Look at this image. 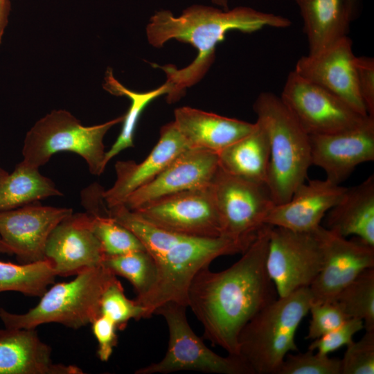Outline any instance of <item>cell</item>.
Listing matches in <instances>:
<instances>
[{"instance_id": "cell-1", "label": "cell", "mask_w": 374, "mask_h": 374, "mask_svg": "<svg viewBox=\"0 0 374 374\" xmlns=\"http://www.w3.org/2000/svg\"><path fill=\"white\" fill-rule=\"evenodd\" d=\"M271 226L265 224L229 267L216 272L204 267L189 287L188 307L202 323L204 337L230 355H238L245 325L278 297L266 269Z\"/></svg>"}, {"instance_id": "cell-2", "label": "cell", "mask_w": 374, "mask_h": 374, "mask_svg": "<svg viewBox=\"0 0 374 374\" xmlns=\"http://www.w3.org/2000/svg\"><path fill=\"white\" fill-rule=\"evenodd\" d=\"M291 21L283 16L259 11L251 7L238 6L224 10L204 5H193L175 16L168 10L157 11L146 27L150 44L161 48L170 39L192 45L197 55L187 66L177 69L174 65L159 66L166 73L169 84L167 101L180 99L186 89L200 81L215 57L217 45L232 30L251 33L264 28H286Z\"/></svg>"}, {"instance_id": "cell-3", "label": "cell", "mask_w": 374, "mask_h": 374, "mask_svg": "<svg viewBox=\"0 0 374 374\" xmlns=\"http://www.w3.org/2000/svg\"><path fill=\"white\" fill-rule=\"evenodd\" d=\"M109 215L127 228L153 258L157 276L152 289L135 299L145 310V318L167 303L188 307V290L195 275L215 258L242 253L248 245L224 237L197 238L157 227L123 204L109 208Z\"/></svg>"}, {"instance_id": "cell-4", "label": "cell", "mask_w": 374, "mask_h": 374, "mask_svg": "<svg viewBox=\"0 0 374 374\" xmlns=\"http://www.w3.org/2000/svg\"><path fill=\"white\" fill-rule=\"evenodd\" d=\"M253 109L269 140L267 187L275 204H282L305 181L312 166L310 135L271 92H261Z\"/></svg>"}, {"instance_id": "cell-5", "label": "cell", "mask_w": 374, "mask_h": 374, "mask_svg": "<svg viewBox=\"0 0 374 374\" xmlns=\"http://www.w3.org/2000/svg\"><path fill=\"white\" fill-rule=\"evenodd\" d=\"M312 302L309 287L278 297L258 312L238 337V353L253 374H276L285 356L297 351V329Z\"/></svg>"}, {"instance_id": "cell-6", "label": "cell", "mask_w": 374, "mask_h": 374, "mask_svg": "<svg viewBox=\"0 0 374 374\" xmlns=\"http://www.w3.org/2000/svg\"><path fill=\"white\" fill-rule=\"evenodd\" d=\"M116 278L103 266L89 269L72 280L47 289L39 303L24 314L0 308V319L6 328H36L49 323L73 329L82 328L100 315L102 294Z\"/></svg>"}, {"instance_id": "cell-7", "label": "cell", "mask_w": 374, "mask_h": 374, "mask_svg": "<svg viewBox=\"0 0 374 374\" xmlns=\"http://www.w3.org/2000/svg\"><path fill=\"white\" fill-rule=\"evenodd\" d=\"M124 116L102 124L84 126L69 112L55 109L37 121L26 133L22 148V161L39 168L61 151L82 157L90 172L101 175L105 167L103 139L114 125L123 122Z\"/></svg>"}, {"instance_id": "cell-8", "label": "cell", "mask_w": 374, "mask_h": 374, "mask_svg": "<svg viewBox=\"0 0 374 374\" xmlns=\"http://www.w3.org/2000/svg\"><path fill=\"white\" fill-rule=\"evenodd\" d=\"M187 306L167 303L156 314L168 326L169 341L165 356L159 362L136 370L135 374H167L177 371H199L217 374H253L239 355L221 356L211 350L191 328L186 317Z\"/></svg>"}, {"instance_id": "cell-9", "label": "cell", "mask_w": 374, "mask_h": 374, "mask_svg": "<svg viewBox=\"0 0 374 374\" xmlns=\"http://www.w3.org/2000/svg\"><path fill=\"white\" fill-rule=\"evenodd\" d=\"M211 188L221 237L250 245L275 205L267 186L234 176L219 166Z\"/></svg>"}, {"instance_id": "cell-10", "label": "cell", "mask_w": 374, "mask_h": 374, "mask_svg": "<svg viewBox=\"0 0 374 374\" xmlns=\"http://www.w3.org/2000/svg\"><path fill=\"white\" fill-rule=\"evenodd\" d=\"M322 264L319 240L314 232H298L271 226L266 269L278 297L309 287Z\"/></svg>"}, {"instance_id": "cell-11", "label": "cell", "mask_w": 374, "mask_h": 374, "mask_svg": "<svg viewBox=\"0 0 374 374\" xmlns=\"http://www.w3.org/2000/svg\"><path fill=\"white\" fill-rule=\"evenodd\" d=\"M310 136L337 132L360 123L367 116L324 88L290 72L279 96Z\"/></svg>"}, {"instance_id": "cell-12", "label": "cell", "mask_w": 374, "mask_h": 374, "mask_svg": "<svg viewBox=\"0 0 374 374\" xmlns=\"http://www.w3.org/2000/svg\"><path fill=\"white\" fill-rule=\"evenodd\" d=\"M132 211L146 222L176 233L197 238L221 237L211 184L161 197Z\"/></svg>"}, {"instance_id": "cell-13", "label": "cell", "mask_w": 374, "mask_h": 374, "mask_svg": "<svg viewBox=\"0 0 374 374\" xmlns=\"http://www.w3.org/2000/svg\"><path fill=\"white\" fill-rule=\"evenodd\" d=\"M321 268L309 287L313 303L334 302L339 293L362 271L374 267V247L359 239L348 240L320 225Z\"/></svg>"}, {"instance_id": "cell-14", "label": "cell", "mask_w": 374, "mask_h": 374, "mask_svg": "<svg viewBox=\"0 0 374 374\" xmlns=\"http://www.w3.org/2000/svg\"><path fill=\"white\" fill-rule=\"evenodd\" d=\"M72 213L71 208L42 206L39 202L0 211V240L6 253L15 255L22 264L44 260L51 233Z\"/></svg>"}, {"instance_id": "cell-15", "label": "cell", "mask_w": 374, "mask_h": 374, "mask_svg": "<svg viewBox=\"0 0 374 374\" xmlns=\"http://www.w3.org/2000/svg\"><path fill=\"white\" fill-rule=\"evenodd\" d=\"M312 165L340 184L361 163L374 160V116L337 132L310 136Z\"/></svg>"}, {"instance_id": "cell-16", "label": "cell", "mask_w": 374, "mask_h": 374, "mask_svg": "<svg viewBox=\"0 0 374 374\" xmlns=\"http://www.w3.org/2000/svg\"><path fill=\"white\" fill-rule=\"evenodd\" d=\"M104 257L87 213H72L62 220L48 236L44 250V260L60 276H76L102 266Z\"/></svg>"}, {"instance_id": "cell-17", "label": "cell", "mask_w": 374, "mask_h": 374, "mask_svg": "<svg viewBox=\"0 0 374 374\" xmlns=\"http://www.w3.org/2000/svg\"><path fill=\"white\" fill-rule=\"evenodd\" d=\"M355 58L353 42L347 35L321 52L301 57L293 71L335 94L360 114L367 116L357 89Z\"/></svg>"}, {"instance_id": "cell-18", "label": "cell", "mask_w": 374, "mask_h": 374, "mask_svg": "<svg viewBox=\"0 0 374 374\" xmlns=\"http://www.w3.org/2000/svg\"><path fill=\"white\" fill-rule=\"evenodd\" d=\"M219 168L218 154L189 148L148 184L130 194L123 205L130 211L161 197L208 186Z\"/></svg>"}, {"instance_id": "cell-19", "label": "cell", "mask_w": 374, "mask_h": 374, "mask_svg": "<svg viewBox=\"0 0 374 374\" xmlns=\"http://www.w3.org/2000/svg\"><path fill=\"white\" fill-rule=\"evenodd\" d=\"M189 148L174 121L162 126L157 143L142 162L130 160L116 163V181L103 194L107 207L123 204L130 194L151 181Z\"/></svg>"}, {"instance_id": "cell-20", "label": "cell", "mask_w": 374, "mask_h": 374, "mask_svg": "<svg viewBox=\"0 0 374 374\" xmlns=\"http://www.w3.org/2000/svg\"><path fill=\"white\" fill-rule=\"evenodd\" d=\"M347 188L328 179L303 182L284 203L275 204L265 224L298 232H311L343 197Z\"/></svg>"}, {"instance_id": "cell-21", "label": "cell", "mask_w": 374, "mask_h": 374, "mask_svg": "<svg viewBox=\"0 0 374 374\" xmlns=\"http://www.w3.org/2000/svg\"><path fill=\"white\" fill-rule=\"evenodd\" d=\"M51 348L36 328L0 329V374H82L74 365L54 363Z\"/></svg>"}, {"instance_id": "cell-22", "label": "cell", "mask_w": 374, "mask_h": 374, "mask_svg": "<svg viewBox=\"0 0 374 374\" xmlns=\"http://www.w3.org/2000/svg\"><path fill=\"white\" fill-rule=\"evenodd\" d=\"M174 122L190 148L217 154L247 135L255 127V123L190 107L176 109Z\"/></svg>"}, {"instance_id": "cell-23", "label": "cell", "mask_w": 374, "mask_h": 374, "mask_svg": "<svg viewBox=\"0 0 374 374\" xmlns=\"http://www.w3.org/2000/svg\"><path fill=\"white\" fill-rule=\"evenodd\" d=\"M323 227L344 238L355 235L374 247L373 175L346 188L339 203L326 213Z\"/></svg>"}, {"instance_id": "cell-24", "label": "cell", "mask_w": 374, "mask_h": 374, "mask_svg": "<svg viewBox=\"0 0 374 374\" xmlns=\"http://www.w3.org/2000/svg\"><path fill=\"white\" fill-rule=\"evenodd\" d=\"M302 17L308 54L347 36L353 21L346 0H295Z\"/></svg>"}, {"instance_id": "cell-25", "label": "cell", "mask_w": 374, "mask_h": 374, "mask_svg": "<svg viewBox=\"0 0 374 374\" xmlns=\"http://www.w3.org/2000/svg\"><path fill=\"white\" fill-rule=\"evenodd\" d=\"M219 166L225 172L267 186L269 145L267 135L257 122L253 130L218 153Z\"/></svg>"}, {"instance_id": "cell-26", "label": "cell", "mask_w": 374, "mask_h": 374, "mask_svg": "<svg viewBox=\"0 0 374 374\" xmlns=\"http://www.w3.org/2000/svg\"><path fill=\"white\" fill-rule=\"evenodd\" d=\"M39 168L22 161L0 182V211L14 209L51 196L62 195Z\"/></svg>"}, {"instance_id": "cell-27", "label": "cell", "mask_w": 374, "mask_h": 374, "mask_svg": "<svg viewBox=\"0 0 374 374\" xmlns=\"http://www.w3.org/2000/svg\"><path fill=\"white\" fill-rule=\"evenodd\" d=\"M103 88L110 93L118 96H127L130 106L124 115L123 127L117 139L109 150L105 152V163L108 162L125 149L134 146V131L141 114L153 100L169 91L167 82L161 87L146 92H136L121 84L113 75L111 69L107 70Z\"/></svg>"}, {"instance_id": "cell-28", "label": "cell", "mask_w": 374, "mask_h": 374, "mask_svg": "<svg viewBox=\"0 0 374 374\" xmlns=\"http://www.w3.org/2000/svg\"><path fill=\"white\" fill-rule=\"evenodd\" d=\"M56 276L46 260L20 265L0 261V293L13 291L40 297Z\"/></svg>"}, {"instance_id": "cell-29", "label": "cell", "mask_w": 374, "mask_h": 374, "mask_svg": "<svg viewBox=\"0 0 374 374\" xmlns=\"http://www.w3.org/2000/svg\"><path fill=\"white\" fill-rule=\"evenodd\" d=\"M101 265L114 275L126 278L136 291V299L147 294L157 280L156 264L146 250L117 256H105Z\"/></svg>"}, {"instance_id": "cell-30", "label": "cell", "mask_w": 374, "mask_h": 374, "mask_svg": "<svg viewBox=\"0 0 374 374\" xmlns=\"http://www.w3.org/2000/svg\"><path fill=\"white\" fill-rule=\"evenodd\" d=\"M334 302L348 318L359 319L366 330H374V267L362 271Z\"/></svg>"}, {"instance_id": "cell-31", "label": "cell", "mask_w": 374, "mask_h": 374, "mask_svg": "<svg viewBox=\"0 0 374 374\" xmlns=\"http://www.w3.org/2000/svg\"><path fill=\"white\" fill-rule=\"evenodd\" d=\"M89 215L91 230L100 242L105 256L145 250L136 235L115 220L109 212L104 215Z\"/></svg>"}, {"instance_id": "cell-32", "label": "cell", "mask_w": 374, "mask_h": 374, "mask_svg": "<svg viewBox=\"0 0 374 374\" xmlns=\"http://www.w3.org/2000/svg\"><path fill=\"white\" fill-rule=\"evenodd\" d=\"M100 314L113 321L118 330H123L131 319L145 318V310L135 299L132 300L125 296L123 285L116 278L102 294Z\"/></svg>"}, {"instance_id": "cell-33", "label": "cell", "mask_w": 374, "mask_h": 374, "mask_svg": "<svg viewBox=\"0 0 374 374\" xmlns=\"http://www.w3.org/2000/svg\"><path fill=\"white\" fill-rule=\"evenodd\" d=\"M341 359L308 350L285 356L276 374H340Z\"/></svg>"}, {"instance_id": "cell-34", "label": "cell", "mask_w": 374, "mask_h": 374, "mask_svg": "<svg viewBox=\"0 0 374 374\" xmlns=\"http://www.w3.org/2000/svg\"><path fill=\"white\" fill-rule=\"evenodd\" d=\"M374 373V330H366L362 337L346 346L341 359L340 374Z\"/></svg>"}, {"instance_id": "cell-35", "label": "cell", "mask_w": 374, "mask_h": 374, "mask_svg": "<svg viewBox=\"0 0 374 374\" xmlns=\"http://www.w3.org/2000/svg\"><path fill=\"white\" fill-rule=\"evenodd\" d=\"M306 339L314 340L341 325L348 317L336 302L313 303Z\"/></svg>"}, {"instance_id": "cell-36", "label": "cell", "mask_w": 374, "mask_h": 374, "mask_svg": "<svg viewBox=\"0 0 374 374\" xmlns=\"http://www.w3.org/2000/svg\"><path fill=\"white\" fill-rule=\"evenodd\" d=\"M364 328L362 320L350 318L339 327L312 340L308 349L321 355H328L347 346L353 341V337Z\"/></svg>"}, {"instance_id": "cell-37", "label": "cell", "mask_w": 374, "mask_h": 374, "mask_svg": "<svg viewBox=\"0 0 374 374\" xmlns=\"http://www.w3.org/2000/svg\"><path fill=\"white\" fill-rule=\"evenodd\" d=\"M357 89L367 114L374 116V59L361 56L355 58Z\"/></svg>"}, {"instance_id": "cell-38", "label": "cell", "mask_w": 374, "mask_h": 374, "mask_svg": "<svg viewBox=\"0 0 374 374\" xmlns=\"http://www.w3.org/2000/svg\"><path fill=\"white\" fill-rule=\"evenodd\" d=\"M91 324L98 342L97 355L102 362H107L117 344L118 328L113 321L103 314L97 317Z\"/></svg>"}, {"instance_id": "cell-39", "label": "cell", "mask_w": 374, "mask_h": 374, "mask_svg": "<svg viewBox=\"0 0 374 374\" xmlns=\"http://www.w3.org/2000/svg\"><path fill=\"white\" fill-rule=\"evenodd\" d=\"M11 9L10 0H0V44L4 30L8 23V17Z\"/></svg>"}, {"instance_id": "cell-40", "label": "cell", "mask_w": 374, "mask_h": 374, "mask_svg": "<svg viewBox=\"0 0 374 374\" xmlns=\"http://www.w3.org/2000/svg\"><path fill=\"white\" fill-rule=\"evenodd\" d=\"M346 1L352 19L354 20L358 14L360 0H346Z\"/></svg>"}, {"instance_id": "cell-41", "label": "cell", "mask_w": 374, "mask_h": 374, "mask_svg": "<svg viewBox=\"0 0 374 374\" xmlns=\"http://www.w3.org/2000/svg\"><path fill=\"white\" fill-rule=\"evenodd\" d=\"M213 3L216 5L217 7L227 10L229 9V0H211Z\"/></svg>"}, {"instance_id": "cell-42", "label": "cell", "mask_w": 374, "mask_h": 374, "mask_svg": "<svg viewBox=\"0 0 374 374\" xmlns=\"http://www.w3.org/2000/svg\"><path fill=\"white\" fill-rule=\"evenodd\" d=\"M8 175V172L0 168V182Z\"/></svg>"}, {"instance_id": "cell-43", "label": "cell", "mask_w": 374, "mask_h": 374, "mask_svg": "<svg viewBox=\"0 0 374 374\" xmlns=\"http://www.w3.org/2000/svg\"><path fill=\"white\" fill-rule=\"evenodd\" d=\"M0 252L6 253L5 247H4L3 244V243L1 242V240H0Z\"/></svg>"}]
</instances>
